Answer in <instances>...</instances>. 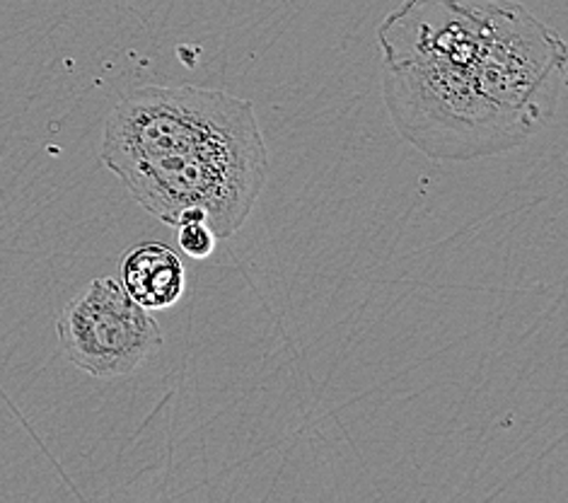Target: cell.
Returning a JSON list of instances; mask_svg holds the SVG:
<instances>
[{"label": "cell", "mask_w": 568, "mask_h": 503, "mask_svg": "<svg viewBox=\"0 0 568 503\" xmlns=\"http://www.w3.org/2000/svg\"><path fill=\"white\" fill-rule=\"evenodd\" d=\"M102 165L165 225L240 233L268 180L254 102L199 85H141L104 119Z\"/></svg>", "instance_id": "2"}, {"label": "cell", "mask_w": 568, "mask_h": 503, "mask_svg": "<svg viewBox=\"0 0 568 503\" xmlns=\"http://www.w3.org/2000/svg\"><path fill=\"white\" fill-rule=\"evenodd\" d=\"M178 230V244L182 254L192 256V260H209L215 250V233L206 221H186L174 228Z\"/></svg>", "instance_id": "5"}, {"label": "cell", "mask_w": 568, "mask_h": 503, "mask_svg": "<svg viewBox=\"0 0 568 503\" xmlns=\"http://www.w3.org/2000/svg\"><path fill=\"white\" fill-rule=\"evenodd\" d=\"M377 49L392 127L436 162L516 151L566 85V42L518 0H402Z\"/></svg>", "instance_id": "1"}, {"label": "cell", "mask_w": 568, "mask_h": 503, "mask_svg": "<svg viewBox=\"0 0 568 503\" xmlns=\"http://www.w3.org/2000/svg\"><path fill=\"white\" fill-rule=\"evenodd\" d=\"M119 283L145 310H168L182 301L186 269L180 252L162 242H139L119 262Z\"/></svg>", "instance_id": "4"}, {"label": "cell", "mask_w": 568, "mask_h": 503, "mask_svg": "<svg viewBox=\"0 0 568 503\" xmlns=\"http://www.w3.org/2000/svg\"><path fill=\"white\" fill-rule=\"evenodd\" d=\"M57 334L63 356L100 380L131 375L165 342L151 310L131 301L110 276L90 281L61 310Z\"/></svg>", "instance_id": "3"}]
</instances>
